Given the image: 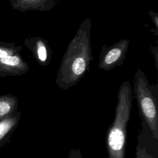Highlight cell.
<instances>
[{"label":"cell","instance_id":"cell-5","mask_svg":"<svg viewBox=\"0 0 158 158\" xmlns=\"http://www.w3.org/2000/svg\"><path fill=\"white\" fill-rule=\"evenodd\" d=\"M38 64L46 67L50 64L52 58L51 48L48 41L41 37H33L27 41Z\"/></svg>","mask_w":158,"mask_h":158},{"label":"cell","instance_id":"cell-2","mask_svg":"<svg viewBox=\"0 0 158 158\" xmlns=\"http://www.w3.org/2000/svg\"><path fill=\"white\" fill-rule=\"evenodd\" d=\"M133 89L130 82L123 81L117 93L115 116L106 135L108 158H125L127 128L130 118Z\"/></svg>","mask_w":158,"mask_h":158},{"label":"cell","instance_id":"cell-13","mask_svg":"<svg viewBox=\"0 0 158 158\" xmlns=\"http://www.w3.org/2000/svg\"><path fill=\"white\" fill-rule=\"evenodd\" d=\"M151 53L153 55L154 62H155V66L156 68L157 69L158 67V46H151L150 48Z\"/></svg>","mask_w":158,"mask_h":158},{"label":"cell","instance_id":"cell-12","mask_svg":"<svg viewBox=\"0 0 158 158\" xmlns=\"http://www.w3.org/2000/svg\"><path fill=\"white\" fill-rule=\"evenodd\" d=\"M65 158H83L81 150L78 148H72Z\"/></svg>","mask_w":158,"mask_h":158},{"label":"cell","instance_id":"cell-10","mask_svg":"<svg viewBox=\"0 0 158 158\" xmlns=\"http://www.w3.org/2000/svg\"><path fill=\"white\" fill-rule=\"evenodd\" d=\"M13 106L8 101H0V117L9 114L12 109Z\"/></svg>","mask_w":158,"mask_h":158},{"label":"cell","instance_id":"cell-3","mask_svg":"<svg viewBox=\"0 0 158 158\" xmlns=\"http://www.w3.org/2000/svg\"><path fill=\"white\" fill-rule=\"evenodd\" d=\"M133 93L140 116L152 134L158 140V83L151 85L144 72L138 68L134 74Z\"/></svg>","mask_w":158,"mask_h":158},{"label":"cell","instance_id":"cell-7","mask_svg":"<svg viewBox=\"0 0 158 158\" xmlns=\"http://www.w3.org/2000/svg\"><path fill=\"white\" fill-rule=\"evenodd\" d=\"M0 62L5 65L20 67L21 69L27 68L28 67H24V63L18 56H8L7 57L2 59H0Z\"/></svg>","mask_w":158,"mask_h":158},{"label":"cell","instance_id":"cell-14","mask_svg":"<svg viewBox=\"0 0 158 158\" xmlns=\"http://www.w3.org/2000/svg\"><path fill=\"white\" fill-rule=\"evenodd\" d=\"M8 56H9V55L7 51L0 49V59L5 58V57H7Z\"/></svg>","mask_w":158,"mask_h":158},{"label":"cell","instance_id":"cell-11","mask_svg":"<svg viewBox=\"0 0 158 158\" xmlns=\"http://www.w3.org/2000/svg\"><path fill=\"white\" fill-rule=\"evenodd\" d=\"M149 15L152 20L153 23L154 25V29H151V31L156 36L158 35V13L154 12L153 10H150L148 12Z\"/></svg>","mask_w":158,"mask_h":158},{"label":"cell","instance_id":"cell-1","mask_svg":"<svg viewBox=\"0 0 158 158\" xmlns=\"http://www.w3.org/2000/svg\"><path fill=\"white\" fill-rule=\"evenodd\" d=\"M91 21L86 17L80 23L75 35L69 43L57 73L55 83L64 90L75 85L89 70L92 56Z\"/></svg>","mask_w":158,"mask_h":158},{"label":"cell","instance_id":"cell-6","mask_svg":"<svg viewBox=\"0 0 158 158\" xmlns=\"http://www.w3.org/2000/svg\"><path fill=\"white\" fill-rule=\"evenodd\" d=\"M26 9L37 10L41 12L49 11L57 4L56 0H22Z\"/></svg>","mask_w":158,"mask_h":158},{"label":"cell","instance_id":"cell-8","mask_svg":"<svg viewBox=\"0 0 158 158\" xmlns=\"http://www.w3.org/2000/svg\"><path fill=\"white\" fill-rule=\"evenodd\" d=\"M17 122V118L13 117L6 119L0 123V139L14 127Z\"/></svg>","mask_w":158,"mask_h":158},{"label":"cell","instance_id":"cell-9","mask_svg":"<svg viewBox=\"0 0 158 158\" xmlns=\"http://www.w3.org/2000/svg\"><path fill=\"white\" fill-rule=\"evenodd\" d=\"M135 158H154L152 154L148 152L144 146H141L138 142L136 148Z\"/></svg>","mask_w":158,"mask_h":158},{"label":"cell","instance_id":"cell-4","mask_svg":"<svg viewBox=\"0 0 158 158\" xmlns=\"http://www.w3.org/2000/svg\"><path fill=\"white\" fill-rule=\"evenodd\" d=\"M130 42L129 40L123 39L110 46L104 44L99 56L98 68L109 72L122 65L126 58Z\"/></svg>","mask_w":158,"mask_h":158}]
</instances>
